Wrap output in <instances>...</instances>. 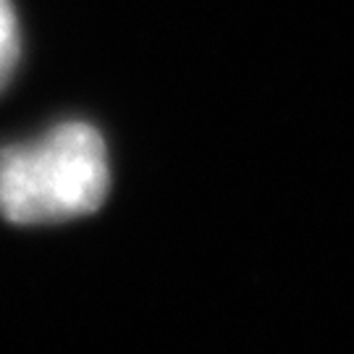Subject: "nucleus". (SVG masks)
<instances>
[{"mask_svg":"<svg viewBox=\"0 0 354 354\" xmlns=\"http://www.w3.org/2000/svg\"><path fill=\"white\" fill-rule=\"evenodd\" d=\"M111 189L100 131L64 121L42 137L0 147V215L35 226L95 213Z\"/></svg>","mask_w":354,"mask_h":354,"instance_id":"nucleus-1","label":"nucleus"},{"mask_svg":"<svg viewBox=\"0 0 354 354\" xmlns=\"http://www.w3.org/2000/svg\"><path fill=\"white\" fill-rule=\"evenodd\" d=\"M21 61V29L11 0H0V92L11 82Z\"/></svg>","mask_w":354,"mask_h":354,"instance_id":"nucleus-2","label":"nucleus"}]
</instances>
